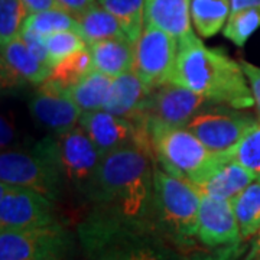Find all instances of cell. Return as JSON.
Segmentation results:
<instances>
[{"mask_svg":"<svg viewBox=\"0 0 260 260\" xmlns=\"http://www.w3.org/2000/svg\"><path fill=\"white\" fill-rule=\"evenodd\" d=\"M90 200L106 214L88 229V239L99 246L143 225L155 213L152 152L129 146L103 156Z\"/></svg>","mask_w":260,"mask_h":260,"instance_id":"1","label":"cell"},{"mask_svg":"<svg viewBox=\"0 0 260 260\" xmlns=\"http://www.w3.org/2000/svg\"><path fill=\"white\" fill-rule=\"evenodd\" d=\"M171 81L205 97L214 104L239 110L254 106L250 84L240 61L224 48H210L195 32L178 41V55Z\"/></svg>","mask_w":260,"mask_h":260,"instance_id":"2","label":"cell"},{"mask_svg":"<svg viewBox=\"0 0 260 260\" xmlns=\"http://www.w3.org/2000/svg\"><path fill=\"white\" fill-rule=\"evenodd\" d=\"M148 136L153 162L168 174L197 186L208 177L224 153L210 152L186 127L168 126L148 119Z\"/></svg>","mask_w":260,"mask_h":260,"instance_id":"3","label":"cell"},{"mask_svg":"<svg viewBox=\"0 0 260 260\" xmlns=\"http://www.w3.org/2000/svg\"><path fill=\"white\" fill-rule=\"evenodd\" d=\"M0 181L25 186L55 201L64 184L56 136H47L29 149L2 150Z\"/></svg>","mask_w":260,"mask_h":260,"instance_id":"4","label":"cell"},{"mask_svg":"<svg viewBox=\"0 0 260 260\" xmlns=\"http://www.w3.org/2000/svg\"><path fill=\"white\" fill-rule=\"evenodd\" d=\"M153 205L159 223L179 242L197 237L201 194L191 182L174 177L153 162Z\"/></svg>","mask_w":260,"mask_h":260,"instance_id":"5","label":"cell"},{"mask_svg":"<svg viewBox=\"0 0 260 260\" xmlns=\"http://www.w3.org/2000/svg\"><path fill=\"white\" fill-rule=\"evenodd\" d=\"M71 236L59 224L0 232V260H64Z\"/></svg>","mask_w":260,"mask_h":260,"instance_id":"6","label":"cell"},{"mask_svg":"<svg viewBox=\"0 0 260 260\" xmlns=\"http://www.w3.org/2000/svg\"><path fill=\"white\" fill-rule=\"evenodd\" d=\"M254 123L256 119L246 110L211 104L198 113L186 124V129L191 130L210 152L221 155L230 152Z\"/></svg>","mask_w":260,"mask_h":260,"instance_id":"7","label":"cell"},{"mask_svg":"<svg viewBox=\"0 0 260 260\" xmlns=\"http://www.w3.org/2000/svg\"><path fill=\"white\" fill-rule=\"evenodd\" d=\"M178 41L153 25H145L135 44V61L132 71L149 90L171 81L177 62Z\"/></svg>","mask_w":260,"mask_h":260,"instance_id":"8","label":"cell"},{"mask_svg":"<svg viewBox=\"0 0 260 260\" xmlns=\"http://www.w3.org/2000/svg\"><path fill=\"white\" fill-rule=\"evenodd\" d=\"M56 224L54 201L29 188L0 184V232Z\"/></svg>","mask_w":260,"mask_h":260,"instance_id":"9","label":"cell"},{"mask_svg":"<svg viewBox=\"0 0 260 260\" xmlns=\"http://www.w3.org/2000/svg\"><path fill=\"white\" fill-rule=\"evenodd\" d=\"M78 126L87 133L102 156L129 146H139L152 152L148 121L138 124L106 110H99L83 113Z\"/></svg>","mask_w":260,"mask_h":260,"instance_id":"10","label":"cell"},{"mask_svg":"<svg viewBox=\"0 0 260 260\" xmlns=\"http://www.w3.org/2000/svg\"><path fill=\"white\" fill-rule=\"evenodd\" d=\"M64 182L90 200L102 155L80 126L56 136Z\"/></svg>","mask_w":260,"mask_h":260,"instance_id":"11","label":"cell"},{"mask_svg":"<svg viewBox=\"0 0 260 260\" xmlns=\"http://www.w3.org/2000/svg\"><path fill=\"white\" fill-rule=\"evenodd\" d=\"M211 104L214 103L184 85L168 81L150 91L145 114L148 119L165 123L168 126L186 127L198 113Z\"/></svg>","mask_w":260,"mask_h":260,"instance_id":"12","label":"cell"},{"mask_svg":"<svg viewBox=\"0 0 260 260\" xmlns=\"http://www.w3.org/2000/svg\"><path fill=\"white\" fill-rule=\"evenodd\" d=\"M28 109L30 116L52 133V136H59L74 129L83 114L68 91L58 88L48 80L30 97Z\"/></svg>","mask_w":260,"mask_h":260,"instance_id":"13","label":"cell"},{"mask_svg":"<svg viewBox=\"0 0 260 260\" xmlns=\"http://www.w3.org/2000/svg\"><path fill=\"white\" fill-rule=\"evenodd\" d=\"M197 239L210 249L244 242L230 200L201 195Z\"/></svg>","mask_w":260,"mask_h":260,"instance_id":"14","label":"cell"},{"mask_svg":"<svg viewBox=\"0 0 260 260\" xmlns=\"http://www.w3.org/2000/svg\"><path fill=\"white\" fill-rule=\"evenodd\" d=\"M51 67L42 64L16 37L2 45V87L19 88L22 85H41L51 75Z\"/></svg>","mask_w":260,"mask_h":260,"instance_id":"15","label":"cell"},{"mask_svg":"<svg viewBox=\"0 0 260 260\" xmlns=\"http://www.w3.org/2000/svg\"><path fill=\"white\" fill-rule=\"evenodd\" d=\"M149 94L150 90L133 71L124 73L113 80L110 97L104 110L138 124L146 123L145 107Z\"/></svg>","mask_w":260,"mask_h":260,"instance_id":"16","label":"cell"},{"mask_svg":"<svg viewBox=\"0 0 260 260\" xmlns=\"http://www.w3.org/2000/svg\"><path fill=\"white\" fill-rule=\"evenodd\" d=\"M257 178L259 177L256 174L243 168L237 162L230 160L227 153H224L213 172L195 188L201 195L233 201Z\"/></svg>","mask_w":260,"mask_h":260,"instance_id":"17","label":"cell"},{"mask_svg":"<svg viewBox=\"0 0 260 260\" xmlns=\"http://www.w3.org/2000/svg\"><path fill=\"white\" fill-rule=\"evenodd\" d=\"M188 0H145V25H153L181 41L194 30L191 28Z\"/></svg>","mask_w":260,"mask_h":260,"instance_id":"18","label":"cell"},{"mask_svg":"<svg viewBox=\"0 0 260 260\" xmlns=\"http://www.w3.org/2000/svg\"><path fill=\"white\" fill-rule=\"evenodd\" d=\"M94 70L116 78L129 73L135 61V44L129 38H112L88 45Z\"/></svg>","mask_w":260,"mask_h":260,"instance_id":"19","label":"cell"},{"mask_svg":"<svg viewBox=\"0 0 260 260\" xmlns=\"http://www.w3.org/2000/svg\"><path fill=\"white\" fill-rule=\"evenodd\" d=\"M113 80L112 77L93 70L68 93L83 113L104 110L110 97Z\"/></svg>","mask_w":260,"mask_h":260,"instance_id":"20","label":"cell"},{"mask_svg":"<svg viewBox=\"0 0 260 260\" xmlns=\"http://www.w3.org/2000/svg\"><path fill=\"white\" fill-rule=\"evenodd\" d=\"M189 9L197 34L207 39L223 30L232 3L230 0H191Z\"/></svg>","mask_w":260,"mask_h":260,"instance_id":"21","label":"cell"},{"mask_svg":"<svg viewBox=\"0 0 260 260\" xmlns=\"http://www.w3.org/2000/svg\"><path fill=\"white\" fill-rule=\"evenodd\" d=\"M77 20L80 23V35L88 45L112 38L126 37L117 18L104 9L100 3L77 16Z\"/></svg>","mask_w":260,"mask_h":260,"instance_id":"22","label":"cell"},{"mask_svg":"<svg viewBox=\"0 0 260 260\" xmlns=\"http://www.w3.org/2000/svg\"><path fill=\"white\" fill-rule=\"evenodd\" d=\"M233 203L234 214L244 242L251 240L260 230V181L256 179Z\"/></svg>","mask_w":260,"mask_h":260,"instance_id":"23","label":"cell"},{"mask_svg":"<svg viewBox=\"0 0 260 260\" xmlns=\"http://www.w3.org/2000/svg\"><path fill=\"white\" fill-rule=\"evenodd\" d=\"M93 70V56L90 52V48H85L80 52L67 56L62 61L54 65L48 81H51L61 90L70 91L75 84L80 83Z\"/></svg>","mask_w":260,"mask_h":260,"instance_id":"24","label":"cell"},{"mask_svg":"<svg viewBox=\"0 0 260 260\" xmlns=\"http://www.w3.org/2000/svg\"><path fill=\"white\" fill-rule=\"evenodd\" d=\"M99 3L117 18L126 37L136 44L145 28V0H99Z\"/></svg>","mask_w":260,"mask_h":260,"instance_id":"25","label":"cell"},{"mask_svg":"<svg viewBox=\"0 0 260 260\" xmlns=\"http://www.w3.org/2000/svg\"><path fill=\"white\" fill-rule=\"evenodd\" d=\"M22 29L34 30L38 35L47 38L62 30H75L80 34V23L74 15L61 9H49L32 13L25 19Z\"/></svg>","mask_w":260,"mask_h":260,"instance_id":"26","label":"cell"},{"mask_svg":"<svg viewBox=\"0 0 260 260\" xmlns=\"http://www.w3.org/2000/svg\"><path fill=\"white\" fill-rule=\"evenodd\" d=\"M260 28V9H244L233 12L223 28V37L236 47L243 48L250 37Z\"/></svg>","mask_w":260,"mask_h":260,"instance_id":"27","label":"cell"},{"mask_svg":"<svg viewBox=\"0 0 260 260\" xmlns=\"http://www.w3.org/2000/svg\"><path fill=\"white\" fill-rule=\"evenodd\" d=\"M227 156L260 177V120L249 127L239 143L227 152Z\"/></svg>","mask_w":260,"mask_h":260,"instance_id":"28","label":"cell"},{"mask_svg":"<svg viewBox=\"0 0 260 260\" xmlns=\"http://www.w3.org/2000/svg\"><path fill=\"white\" fill-rule=\"evenodd\" d=\"M91 260H164L156 249L148 244L133 242H114L110 246L104 244V249Z\"/></svg>","mask_w":260,"mask_h":260,"instance_id":"29","label":"cell"},{"mask_svg":"<svg viewBox=\"0 0 260 260\" xmlns=\"http://www.w3.org/2000/svg\"><path fill=\"white\" fill-rule=\"evenodd\" d=\"M28 10L22 0H0V44L6 45L19 37Z\"/></svg>","mask_w":260,"mask_h":260,"instance_id":"30","label":"cell"},{"mask_svg":"<svg viewBox=\"0 0 260 260\" xmlns=\"http://www.w3.org/2000/svg\"><path fill=\"white\" fill-rule=\"evenodd\" d=\"M45 42H47L49 59H51L52 67L58 64L59 61H62L67 56L88 48V44L85 42V39L75 30H62V32L52 34L45 38Z\"/></svg>","mask_w":260,"mask_h":260,"instance_id":"31","label":"cell"},{"mask_svg":"<svg viewBox=\"0 0 260 260\" xmlns=\"http://www.w3.org/2000/svg\"><path fill=\"white\" fill-rule=\"evenodd\" d=\"M243 243L244 242L217 247L213 251H198L192 254L189 260H244L243 254L246 251V247Z\"/></svg>","mask_w":260,"mask_h":260,"instance_id":"32","label":"cell"},{"mask_svg":"<svg viewBox=\"0 0 260 260\" xmlns=\"http://www.w3.org/2000/svg\"><path fill=\"white\" fill-rule=\"evenodd\" d=\"M19 35L23 39V42L26 44V47H28L29 51L37 56L42 64H45L52 68L51 59H49V52H48L47 48V42H45V38L38 35L37 32H34V30H26V29H22Z\"/></svg>","mask_w":260,"mask_h":260,"instance_id":"33","label":"cell"},{"mask_svg":"<svg viewBox=\"0 0 260 260\" xmlns=\"http://www.w3.org/2000/svg\"><path fill=\"white\" fill-rule=\"evenodd\" d=\"M243 71L247 77V81L250 84L251 94L254 99V106H256V112H257V117L260 120V67H256L251 62H247L244 59H240Z\"/></svg>","mask_w":260,"mask_h":260,"instance_id":"34","label":"cell"},{"mask_svg":"<svg viewBox=\"0 0 260 260\" xmlns=\"http://www.w3.org/2000/svg\"><path fill=\"white\" fill-rule=\"evenodd\" d=\"M18 132L15 126V120L12 119L9 113H3L2 114V120H0V145L2 149H9L13 142L16 140Z\"/></svg>","mask_w":260,"mask_h":260,"instance_id":"35","label":"cell"},{"mask_svg":"<svg viewBox=\"0 0 260 260\" xmlns=\"http://www.w3.org/2000/svg\"><path fill=\"white\" fill-rule=\"evenodd\" d=\"M61 9L70 12L75 18L99 5V0H56Z\"/></svg>","mask_w":260,"mask_h":260,"instance_id":"36","label":"cell"},{"mask_svg":"<svg viewBox=\"0 0 260 260\" xmlns=\"http://www.w3.org/2000/svg\"><path fill=\"white\" fill-rule=\"evenodd\" d=\"M25 8L28 10V15L44 12L49 9H58L61 8L56 0H22Z\"/></svg>","mask_w":260,"mask_h":260,"instance_id":"37","label":"cell"},{"mask_svg":"<svg viewBox=\"0 0 260 260\" xmlns=\"http://www.w3.org/2000/svg\"><path fill=\"white\" fill-rule=\"evenodd\" d=\"M232 3V12H239L244 9H260V0H230Z\"/></svg>","mask_w":260,"mask_h":260,"instance_id":"38","label":"cell"},{"mask_svg":"<svg viewBox=\"0 0 260 260\" xmlns=\"http://www.w3.org/2000/svg\"><path fill=\"white\" fill-rule=\"evenodd\" d=\"M244 260H260V230L259 233L251 239V244L244 256Z\"/></svg>","mask_w":260,"mask_h":260,"instance_id":"39","label":"cell"},{"mask_svg":"<svg viewBox=\"0 0 260 260\" xmlns=\"http://www.w3.org/2000/svg\"><path fill=\"white\" fill-rule=\"evenodd\" d=\"M188 2H189V5H191V0H188Z\"/></svg>","mask_w":260,"mask_h":260,"instance_id":"40","label":"cell"},{"mask_svg":"<svg viewBox=\"0 0 260 260\" xmlns=\"http://www.w3.org/2000/svg\"><path fill=\"white\" fill-rule=\"evenodd\" d=\"M257 179H259V181H260V177H259V178H257Z\"/></svg>","mask_w":260,"mask_h":260,"instance_id":"41","label":"cell"}]
</instances>
